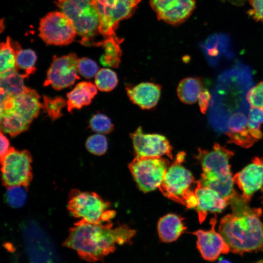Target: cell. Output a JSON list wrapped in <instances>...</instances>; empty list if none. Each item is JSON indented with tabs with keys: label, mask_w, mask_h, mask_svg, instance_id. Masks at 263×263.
I'll return each instance as SVG.
<instances>
[{
	"label": "cell",
	"mask_w": 263,
	"mask_h": 263,
	"mask_svg": "<svg viewBox=\"0 0 263 263\" xmlns=\"http://www.w3.org/2000/svg\"><path fill=\"white\" fill-rule=\"evenodd\" d=\"M228 202L232 212L221 219L219 232L230 251L241 255L263 251V224L260 218L262 208L251 207L249 202L237 192Z\"/></svg>",
	"instance_id": "cell-1"
},
{
	"label": "cell",
	"mask_w": 263,
	"mask_h": 263,
	"mask_svg": "<svg viewBox=\"0 0 263 263\" xmlns=\"http://www.w3.org/2000/svg\"><path fill=\"white\" fill-rule=\"evenodd\" d=\"M112 224H92L80 220L69 230L63 246L75 250L83 260H102L113 252L116 244L129 243L135 231L125 225L112 228Z\"/></svg>",
	"instance_id": "cell-2"
},
{
	"label": "cell",
	"mask_w": 263,
	"mask_h": 263,
	"mask_svg": "<svg viewBox=\"0 0 263 263\" xmlns=\"http://www.w3.org/2000/svg\"><path fill=\"white\" fill-rule=\"evenodd\" d=\"M233 155L232 151L215 143L211 150L199 149L196 155L202 167L201 184L217 191L227 201L236 192L229 163Z\"/></svg>",
	"instance_id": "cell-3"
},
{
	"label": "cell",
	"mask_w": 263,
	"mask_h": 263,
	"mask_svg": "<svg viewBox=\"0 0 263 263\" xmlns=\"http://www.w3.org/2000/svg\"><path fill=\"white\" fill-rule=\"evenodd\" d=\"M36 90L28 87L20 94L0 101L1 132L16 136L27 131L43 105Z\"/></svg>",
	"instance_id": "cell-4"
},
{
	"label": "cell",
	"mask_w": 263,
	"mask_h": 263,
	"mask_svg": "<svg viewBox=\"0 0 263 263\" xmlns=\"http://www.w3.org/2000/svg\"><path fill=\"white\" fill-rule=\"evenodd\" d=\"M59 9L73 22L80 42L94 45L93 38L99 33L100 18L96 0H57Z\"/></svg>",
	"instance_id": "cell-5"
},
{
	"label": "cell",
	"mask_w": 263,
	"mask_h": 263,
	"mask_svg": "<svg viewBox=\"0 0 263 263\" xmlns=\"http://www.w3.org/2000/svg\"><path fill=\"white\" fill-rule=\"evenodd\" d=\"M184 157V153H179L176 160L168 168L158 188L167 198L188 208H196L197 198L195 191L191 189L196 181L191 173L180 164Z\"/></svg>",
	"instance_id": "cell-6"
},
{
	"label": "cell",
	"mask_w": 263,
	"mask_h": 263,
	"mask_svg": "<svg viewBox=\"0 0 263 263\" xmlns=\"http://www.w3.org/2000/svg\"><path fill=\"white\" fill-rule=\"evenodd\" d=\"M109 204L94 192H82L74 189L70 191L67 209L73 217L92 224L110 222L115 212L109 209Z\"/></svg>",
	"instance_id": "cell-7"
},
{
	"label": "cell",
	"mask_w": 263,
	"mask_h": 263,
	"mask_svg": "<svg viewBox=\"0 0 263 263\" xmlns=\"http://www.w3.org/2000/svg\"><path fill=\"white\" fill-rule=\"evenodd\" d=\"M32 157L27 150H18L11 147L0 159L1 180L6 188L21 186L26 189L33 178Z\"/></svg>",
	"instance_id": "cell-8"
},
{
	"label": "cell",
	"mask_w": 263,
	"mask_h": 263,
	"mask_svg": "<svg viewBox=\"0 0 263 263\" xmlns=\"http://www.w3.org/2000/svg\"><path fill=\"white\" fill-rule=\"evenodd\" d=\"M169 166V161L161 157L137 156L129 168L139 188L147 192L159 187Z\"/></svg>",
	"instance_id": "cell-9"
},
{
	"label": "cell",
	"mask_w": 263,
	"mask_h": 263,
	"mask_svg": "<svg viewBox=\"0 0 263 263\" xmlns=\"http://www.w3.org/2000/svg\"><path fill=\"white\" fill-rule=\"evenodd\" d=\"M141 0H96L99 15V33L105 38L116 36L120 21L129 18Z\"/></svg>",
	"instance_id": "cell-10"
},
{
	"label": "cell",
	"mask_w": 263,
	"mask_h": 263,
	"mask_svg": "<svg viewBox=\"0 0 263 263\" xmlns=\"http://www.w3.org/2000/svg\"><path fill=\"white\" fill-rule=\"evenodd\" d=\"M39 36L47 44L67 45L73 42L77 34L72 20L64 13H49L40 19Z\"/></svg>",
	"instance_id": "cell-11"
},
{
	"label": "cell",
	"mask_w": 263,
	"mask_h": 263,
	"mask_svg": "<svg viewBox=\"0 0 263 263\" xmlns=\"http://www.w3.org/2000/svg\"><path fill=\"white\" fill-rule=\"evenodd\" d=\"M78 60L74 53L60 57L54 56L44 86L50 85L54 89L59 90L73 85L76 80L80 79L78 75Z\"/></svg>",
	"instance_id": "cell-12"
},
{
	"label": "cell",
	"mask_w": 263,
	"mask_h": 263,
	"mask_svg": "<svg viewBox=\"0 0 263 263\" xmlns=\"http://www.w3.org/2000/svg\"><path fill=\"white\" fill-rule=\"evenodd\" d=\"M131 137L137 156L161 157L166 155L172 159V147L164 135L144 133L142 127H139L131 134Z\"/></svg>",
	"instance_id": "cell-13"
},
{
	"label": "cell",
	"mask_w": 263,
	"mask_h": 263,
	"mask_svg": "<svg viewBox=\"0 0 263 263\" xmlns=\"http://www.w3.org/2000/svg\"><path fill=\"white\" fill-rule=\"evenodd\" d=\"M150 3L159 20L176 26L189 17L196 0H150Z\"/></svg>",
	"instance_id": "cell-14"
},
{
	"label": "cell",
	"mask_w": 263,
	"mask_h": 263,
	"mask_svg": "<svg viewBox=\"0 0 263 263\" xmlns=\"http://www.w3.org/2000/svg\"><path fill=\"white\" fill-rule=\"evenodd\" d=\"M216 216L210 222L211 228L208 230H198L192 233L197 238V247L202 257L205 260L213 262L217 260L221 254H227L229 247L219 232L215 230Z\"/></svg>",
	"instance_id": "cell-15"
},
{
	"label": "cell",
	"mask_w": 263,
	"mask_h": 263,
	"mask_svg": "<svg viewBox=\"0 0 263 263\" xmlns=\"http://www.w3.org/2000/svg\"><path fill=\"white\" fill-rule=\"evenodd\" d=\"M233 178L234 183L242 191L243 197L249 202L253 194L263 186V156L255 157Z\"/></svg>",
	"instance_id": "cell-16"
},
{
	"label": "cell",
	"mask_w": 263,
	"mask_h": 263,
	"mask_svg": "<svg viewBox=\"0 0 263 263\" xmlns=\"http://www.w3.org/2000/svg\"><path fill=\"white\" fill-rule=\"evenodd\" d=\"M194 191L198 201L196 208L200 223L204 221L208 212H220L228 204L219 193L203 186L200 181H196Z\"/></svg>",
	"instance_id": "cell-17"
},
{
	"label": "cell",
	"mask_w": 263,
	"mask_h": 263,
	"mask_svg": "<svg viewBox=\"0 0 263 263\" xmlns=\"http://www.w3.org/2000/svg\"><path fill=\"white\" fill-rule=\"evenodd\" d=\"M130 100L142 109L150 110L157 104L161 95V87L153 82H141L126 87Z\"/></svg>",
	"instance_id": "cell-18"
},
{
	"label": "cell",
	"mask_w": 263,
	"mask_h": 263,
	"mask_svg": "<svg viewBox=\"0 0 263 263\" xmlns=\"http://www.w3.org/2000/svg\"><path fill=\"white\" fill-rule=\"evenodd\" d=\"M227 128L226 134L229 138V143L248 148L257 141L251 135L248 127V119L243 113H233L228 120Z\"/></svg>",
	"instance_id": "cell-19"
},
{
	"label": "cell",
	"mask_w": 263,
	"mask_h": 263,
	"mask_svg": "<svg viewBox=\"0 0 263 263\" xmlns=\"http://www.w3.org/2000/svg\"><path fill=\"white\" fill-rule=\"evenodd\" d=\"M97 93V88L93 83L86 81L78 83L67 94L68 111L71 113L74 109H80L89 105Z\"/></svg>",
	"instance_id": "cell-20"
},
{
	"label": "cell",
	"mask_w": 263,
	"mask_h": 263,
	"mask_svg": "<svg viewBox=\"0 0 263 263\" xmlns=\"http://www.w3.org/2000/svg\"><path fill=\"white\" fill-rule=\"evenodd\" d=\"M186 228L183 219L173 214H168L160 218L157 226L160 239L167 243L176 240Z\"/></svg>",
	"instance_id": "cell-21"
},
{
	"label": "cell",
	"mask_w": 263,
	"mask_h": 263,
	"mask_svg": "<svg viewBox=\"0 0 263 263\" xmlns=\"http://www.w3.org/2000/svg\"><path fill=\"white\" fill-rule=\"evenodd\" d=\"M25 78V76L18 71L0 76V101L23 92L26 88L24 83Z\"/></svg>",
	"instance_id": "cell-22"
},
{
	"label": "cell",
	"mask_w": 263,
	"mask_h": 263,
	"mask_svg": "<svg viewBox=\"0 0 263 263\" xmlns=\"http://www.w3.org/2000/svg\"><path fill=\"white\" fill-rule=\"evenodd\" d=\"M202 90L203 83L200 78L188 77L180 81L177 88V94L182 102L192 104L197 102Z\"/></svg>",
	"instance_id": "cell-23"
},
{
	"label": "cell",
	"mask_w": 263,
	"mask_h": 263,
	"mask_svg": "<svg viewBox=\"0 0 263 263\" xmlns=\"http://www.w3.org/2000/svg\"><path fill=\"white\" fill-rule=\"evenodd\" d=\"M12 46L16 52V64L19 70H23L25 77L36 71L35 65L37 60L35 52L31 49H21L19 44L12 42Z\"/></svg>",
	"instance_id": "cell-24"
},
{
	"label": "cell",
	"mask_w": 263,
	"mask_h": 263,
	"mask_svg": "<svg viewBox=\"0 0 263 263\" xmlns=\"http://www.w3.org/2000/svg\"><path fill=\"white\" fill-rule=\"evenodd\" d=\"M0 76L18 71L16 52L12 46L11 39L8 37L5 42L0 43Z\"/></svg>",
	"instance_id": "cell-25"
},
{
	"label": "cell",
	"mask_w": 263,
	"mask_h": 263,
	"mask_svg": "<svg viewBox=\"0 0 263 263\" xmlns=\"http://www.w3.org/2000/svg\"><path fill=\"white\" fill-rule=\"evenodd\" d=\"M95 85L101 91L110 92L117 86L118 80L116 74L108 68L99 70L95 76Z\"/></svg>",
	"instance_id": "cell-26"
},
{
	"label": "cell",
	"mask_w": 263,
	"mask_h": 263,
	"mask_svg": "<svg viewBox=\"0 0 263 263\" xmlns=\"http://www.w3.org/2000/svg\"><path fill=\"white\" fill-rule=\"evenodd\" d=\"M263 123V109L252 107L248 119V127L251 135L257 140L263 137L260 129L261 124Z\"/></svg>",
	"instance_id": "cell-27"
},
{
	"label": "cell",
	"mask_w": 263,
	"mask_h": 263,
	"mask_svg": "<svg viewBox=\"0 0 263 263\" xmlns=\"http://www.w3.org/2000/svg\"><path fill=\"white\" fill-rule=\"evenodd\" d=\"M43 109L52 120L60 117L61 110L67 105V102L61 97L51 98L43 96Z\"/></svg>",
	"instance_id": "cell-28"
},
{
	"label": "cell",
	"mask_w": 263,
	"mask_h": 263,
	"mask_svg": "<svg viewBox=\"0 0 263 263\" xmlns=\"http://www.w3.org/2000/svg\"><path fill=\"white\" fill-rule=\"evenodd\" d=\"M25 188L21 186H13L7 188L5 199L11 207L19 208L23 206L27 198Z\"/></svg>",
	"instance_id": "cell-29"
},
{
	"label": "cell",
	"mask_w": 263,
	"mask_h": 263,
	"mask_svg": "<svg viewBox=\"0 0 263 263\" xmlns=\"http://www.w3.org/2000/svg\"><path fill=\"white\" fill-rule=\"evenodd\" d=\"M122 39L115 36L96 42L94 46H102L105 50V54L103 55L107 57L120 58L122 51L119 44L122 42Z\"/></svg>",
	"instance_id": "cell-30"
},
{
	"label": "cell",
	"mask_w": 263,
	"mask_h": 263,
	"mask_svg": "<svg viewBox=\"0 0 263 263\" xmlns=\"http://www.w3.org/2000/svg\"><path fill=\"white\" fill-rule=\"evenodd\" d=\"M85 146L90 152L96 155H103L108 149L107 140L102 134H94L88 138Z\"/></svg>",
	"instance_id": "cell-31"
},
{
	"label": "cell",
	"mask_w": 263,
	"mask_h": 263,
	"mask_svg": "<svg viewBox=\"0 0 263 263\" xmlns=\"http://www.w3.org/2000/svg\"><path fill=\"white\" fill-rule=\"evenodd\" d=\"M90 127L95 132L101 134H107L112 132L114 126L111 120L102 113L94 115L90 120Z\"/></svg>",
	"instance_id": "cell-32"
},
{
	"label": "cell",
	"mask_w": 263,
	"mask_h": 263,
	"mask_svg": "<svg viewBox=\"0 0 263 263\" xmlns=\"http://www.w3.org/2000/svg\"><path fill=\"white\" fill-rule=\"evenodd\" d=\"M77 69L78 73L87 78L95 76L99 71L97 64L93 60L86 57L78 59Z\"/></svg>",
	"instance_id": "cell-33"
},
{
	"label": "cell",
	"mask_w": 263,
	"mask_h": 263,
	"mask_svg": "<svg viewBox=\"0 0 263 263\" xmlns=\"http://www.w3.org/2000/svg\"><path fill=\"white\" fill-rule=\"evenodd\" d=\"M246 99L252 107L263 109V81L249 91Z\"/></svg>",
	"instance_id": "cell-34"
},
{
	"label": "cell",
	"mask_w": 263,
	"mask_h": 263,
	"mask_svg": "<svg viewBox=\"0 0 263 263\" xmlns=\"http://www.w3.org/2000/svg\"><path fill=\"white\" fill-rule=\"evenodd\" d=\"M251 8L249 15L256 21L263 22V0H248Z\"/></svg>",
	"instance_id": "cell-35"
},
{
	"label": "cell",
	"mask_w": 263,
	"mask_h": 263,
	"mask_svg": "<svg viewBox=\"0 0 263 263\" xmlns=\"http://www.w3.org/2000/svg\"><path fill=\"white\" fill-rule=\"evenodd\" d=\"M211 95L207 89H204L200 93L198 98V104L202 113H205L207 112L209 105Z\"/></svg>",
	"instance_id": "cell-36"
},
{
	"label": "cell",
	"mask_w": 263,
	"mask_h": 263,
	"mask_svg": "<svg viewBox=\"0 0 263 263\" xmlns=\"http://www.w3.org/2000/svg\"><path fill=\"white\" fill-rule=\"evenodd\" d=\"M0 157L2 159L4 156L8 153L11 147H10L9 141L8 138L0 132Z\"/></svg>",
	"instance_id": "cell-37"
},
{
	"label": "cell",
	"mask_w": 263,
	"mask_h": 263,
	"mask_svg": "<svg viewBox=\"0 0 263 263\" xmlns=\"http://www.w3.org/2000/svg\"><path fill=\"white\" fill-rule=\"evenodd\" d=\"M100 63L104 66L117 68L121 62L120 58H111L102 55L100 58Z\"/></svg>",
	"instance_id": "cell-38"
},
{
	"label": "cell",
	"mask_w": 263,
	"mask_h": 263,
	"mask_svg": "<svg viewBox=\"0 0 263 263\" xmlns=\"http://www.w3.org/2000/svg\"><path fill=\"white\" fill-rule=\"evenodd\" d=\"M228 1L234 5L241 6L244 3L245 0H228Z\"/></svg>",
	"instance_id": "cell-39"
},
{
	"label": "cell",
	"mask_w": 263,
	"mask_h": 263,
	"mask_svg": "<svg viewBox=\"0 0 263 263\" xmlns=\"http://www.w3.org/2000/svg\"><path fill=\"white\" fill-rule=\"evenodd\" d=\"M217 263H232L227 260L221 259Z\"/></svg>",
	"instance_id": "cell-40"
}]
</instances>
